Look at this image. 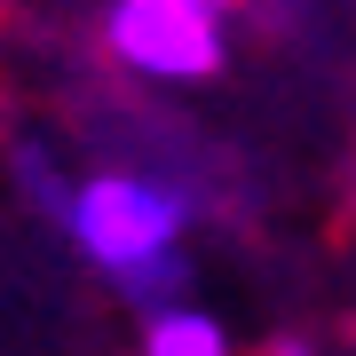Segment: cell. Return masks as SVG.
<instances>
[{"instance_id":"obj_4","label":"cell","mask_w":356,"mask_h":356,"mask_svg":"<svg viewBox=\"0 0 356 356\" xmlns=\"http://www.w3.org/2000/svg\"><path fill=\"white\" fill-rule=\"evenodd\" d=\"M254 356H332V348L317 341V332H293V325H285V332H269V341H261Z\"/></svg>"},{"instance_id":"obj_2","label":"cell","mask_w":356,"mask_h":356,"mask_svg":"<svg viewBox=\"0 0 356 356\" xmlns=\"http://www.w3.org/2000/svg\"><path fill=\"white\" fill-rule=\"evenodd\" d=\"M95 48L111 72L143 88H214L238 56V8L229 0H103Z\"/></svg>"},{"instance_id":"obj_1","label":"cell","mask_w":356,"mask_h":356,"mask_svg":"<svg viewBox=\"0 0 356 356\" xmlns=\"http://www.w3.org/2000/svg\"><path fill=\"white\" fill-rule=\"evenodd\" d=\"M191 229H198V191L143 159L72 166V191L56 206V238L135 317L191 301Z\"/></svg>"},{"instance_id":"obj_3","label":"cell","mask_w":356,"mask_h":356,"mask_svg":"<svg viewBox=\"0 0 356 356\" xmlns=\"http://www.w3.org/2000/svg\"><path fill=\"white\" fill-rule=\"evenodd\" d=\"M127 356H238V332H229L206 301H175L159 317H143Z\"/></svg>"}]
</instances>
